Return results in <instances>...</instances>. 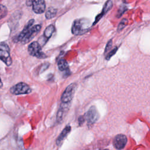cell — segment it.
I'll return each instance as SVG.
<instances>
[{
	"label": "cell",
	"mask_w": 150,
	"mask_h": 150,
	"mask_svg": "<svg viewBox=\"0 0 150 150\" xmlns=\"http://www.w3.org/2000/svg\"><path fill=\"white\" fill-rule=\"evenodd\" d=\"M34 20H30L25 25L22 31L17 37V41L25 43L28 42L41 29L40 25H33Z\"/></svg>",
	"instance_id": "1"
},
{
	"label": "cell",
	"mask_w": 150,
	"mask_h": 150,
	"mask_svg": "<svg viewBox=\"0 0 150 150\" xmlns=\"http://www.w3.org/2000/svg\"><path fill=\"white\" fill-rule=\"evenodd\" d=\"M0 60L8 66H11L12 63L9 47L4 42L0 43Z\"/></svg>",
	"instance_id": "2"
},
{
	"label": "cell",
	"mask_w": 150,
	"mask_h": 150,
	"mask_svg": "<svg viewBox=\"0 0 150 150\" xmlns=\"http://www.w3.org/2000/svg\"><path fill=\"white\" fill-rule=\"evenodd\" d=\"M31 91L32 90L29 86L23 82L17 83L10 88L11 93L14 95L26 94L30 93Z\"/></svg>",
	"instance_id": "3"
},
{
	"label": "cell",
	"mask_w": 150,
	"mask_h": 150,
	"mask_svg": "<svg viewBox=\"0 0 150 150\" xmlns=\"http://www.w3.org/2000/svg\"><path fill=\"white\" fill-rule=\"evenodd\" d=\"M28 51L30 55L39 59H44L46 57L41 50L40 45L37 42H32L28 46Z\"/></svg>",
	"instance_id": "4"
},
{
	"label": "cell",
	"mask_w": 150,
	"mask_h": 150,
	"mask_svg": "<svg viewBox=\"0 0 150 150\" xmlns=\"http://www.w3.org/2000/svg\"><path fill=\"white\" fill-rule=\"evenodd\" d=\"M76 87V84L75 83H71L66 88L61 97L62 103L69 104L70 103L73 97Z\"/></svg>",
	"instance_id": "5"
},
{
	"label": "cell",
	"mask_w": 150,
	"mask_h": 150,
	"mask_svg": "<svg viewBox=\"0 0 150 150\" xmlns=\"http://www.w3.org/2000/svg\"><path fill=\"white\" fill-rule=\"evenodd\" d=\"M26 5L28 6H32L33 12L38 14L43 13L46 9L44 0H27Z\"/></svg>",
	"instance_id": "6"
},
{
	"label": "cell",
	"mask_w": 150,
	"mask_h": 150,
	"mask_svg": "<svg viewBox=\"0 0 150 150\" xmlns=\"http://www.w3.org/2000/svg\"><path fill=\"white\" fill-rule=\"evenodd\" d=\"M98 117L99 115L97 108L95 106H91L85 114L84 118H86L88 124L91 125L97 121Z\"/></svg>",
	"instance_id": "7"
},
{
	"label": "cell",
	"mask_w": 150,
	"mask_h": 150,
	"mask_svg": "<svg viewBox=\"0 0 150 150\" xmlns=\"http://www.w3.org/2000/svg\"><path fill=\"white\" fill-rule=\"evenodd\" d=\"M127 142V138L126 136L124 134H118L114 138L113 144L116 149L120 150L125 146Z\"/></svg>",
	"instance_id": "8"
},
{
	"label": "cell",
	"mask_w": 150,
	"mask_h": 150,
	"mask_svg": "<svg viewBox=\"0 0 150 150\" xmlns=\"http://www.w3.org/2000/svg\"><path fill=\"white\" fill-rule=\"evenodd\" d=\"M83 23L81 19H76L74 21L72 27L71 32L74 35H79L84 33L85 29L83 28Z\"/></svg>",
	"instance_id": "9"
},
{
	"label": "cell",
	"mask_w": 150,
	"mask_h": 150,
	"mask_svg": "<svg viewBox=\"0 0 150 150\" xmlns=\"http://www.w3.org/2000/svg\"><path fill=\"white\" fill-rule=\"evenodd\" d=\"M69 107V104L61 103L60 107L58 110L57 115H56V121L58 123L62 122L63 118H64L66 114L67 113Z\"/></svg>",
	"instance_id": "10"
},
{
	"label": "cell",
	"mask_w": 150,
	"mask_h": 150,
	"mask_svg": "<svg viewBox=\"0 0 150 150\" xmlns=\"http://www.w3.org/2000/svg\"><path fill=\"white\" fill-rule=\"evenodd\" d=\"M70 131H71V127L69 125L66 126V127L62 130V132L60 134V135H59V137L56 140V143L57 145H59L62 144L63 141L66 138L67 135L70 133Z\"/></svg>",
	"instance_id": "11"
},
{
	"label": "cell",
	"mask_w": 150,
	"mask_h": 150,
	"mask_svg": "<svg viewBox=\"0 0 150 150\" xmlns=\"http://www.w3.org/2000/svg\"><path fill=\"white\" fill-rule=\"evenodd\" d=\"M112 6V2L111 0H108L106 2V3L105 4L104 7H103V9L102 10V12L100 14H99L96 18V20H95V22L94 23H93V25H95L108 11H109L111 8Z\"/></svg>",
	"instance_id": "12"
},
{
	"label": "cell",
	"mask_w": 150,
	"mask_h": 150,
	"mask_svg": "<svg viewBox=\"0 0 150 150\" xmlns=\"http://www.w3.org/2000/svg\"><path fill=\"white\" fill-rule=\"evenodd\" d=\"M54 32V26H53L52 25H49L45 29V30L44 31L43 38H45V40L46 41H47V39L52 36V35Z\"/></svg>",
	"instance_id": "13"
},
{
	"label": "cell",
	"mask_w": 150,
	"mask_h": 150,
	"mask_svg": "<svg viewBox=\"0 0 150 150\" xmlns=\"http://www.w3.org/2000/svg\"><path fill=\"white\" fill-rule=\"evenodd\" d=\"M57 66H58L59 69L60 71H64V70H67L69 67L67 62L64 59H63L59 60Z\"/></svg>",
	"instance_id": "14"
},
{
	"label": "cell",
	"mask_w": 150,
	"mask_h": 150,
	"mask_svg": "<svg viewBox=\"0 0 150 150\" xmlns=\"http://www.w3.org/2000/svg\"><path fill=\"white\" fill-rule=\"evenodd\" d=\"M56 13H57V10L56 9L53 8H48L47 11L46 12V15H45L46 19H49L54 17Z\"/></svg>",
	"instance_id": "15"
},
{
	"label": "cell",
	"mask_w": 150,
	"mask_h": 150,
	"mask_svg": "<svg viewBox=\"0 0 150 150\" xmlns=\"http://www.w3.org/2000/svg\"><path fill=\"white\" fill-rule=\"evenodd\" d=\"M8 13L7 8L3 5L0 4V20L6 16Z\"/></svg>",
	"instance_id": "16"
},
{
	"label": "cell",
	"mask_w": 150,
	"mask_h": 150,
	"mask_svg": "<svg viewBox=\"0 0 150 150\" xmlns=\"http://www.w3.org/2000/svg\"><path fill=\"white\" fill-rule=\"evenodd\" d=\"M127 20L126 19H123L121 22L120 23V24L118 25V29L117 30L118 31H120L121 30L127 25Z\"/></svg>",
	"instance_id": "17"
},
{
	"label": "cell",
	"mask_w": 150,
	"mask_h": 150,
	"mask_svg": "<svg viewBox=\"0 0 150 150\" xmlns=\"http://www.w3.org/2000/svg\"><path fill=\"white\" fill-rule=\"evenodd\" d=\"M117 50V47H115L113 49H112V50L107 54V56H106V57H105V59H106L107 60H109L113 55H114V54L116 53Z\"/></svg>",
	"instance_id": "18"
},
{
	"label": "cell",
	"mask_w": 150,
	"mask_h": 150,
	"mask_svg": "<svg viewBox=\"0 0 150 150\" xmlns=\"http://www.w3.org/2000/svg\"><path fill=\"white\" fill-rule=\"evenodd\" d=\"M111 46H112V40H110L107 43V45L106 47H105V52H107L108 50H110V49L111 48Z\"/></svg>",
	"instance_id": "19"
},
{
	"label": "cell",
	"mask_w": 150,
	"mask_h": 150,
	"mask_svg": "<svg viewBox=\"0 0 150 150\" xmlns=\"http://www.w3.org/2000/svg\"><path fill=\"white\" fill-rule=\"evenodd\" d=\"M84 120H85V118L83 116H80L79 117V119H78V121H79V124L80 125H82L83 123L84 122Z\"/></svg>",
	"instance_id": "20"
},
{
	"label": "cell",
	"mask_w": 150,
	"mask_h": 150,
	"mask_svg": "<svg viewBox=\"0 0 150 150\" xmlns=\"http://www.w3.org/2000/svg\"><path fill=\"white\" fill-rule=\"evenodd\" d=\"M2 86H3V83H2V80H1V78H0V88H2Z\"/></svg>",
	"instance_id": "21"
},
{
	"label": "cell",
	"mask_w": 150,
	"mask_h": 150,
	"mask_svg": "<svg viewBox=\"0 0 150 150\" xmlns=\"http://www.w3.org/2000/svg\"><path fill=\"white\" fill-rule=\"evenodd\" d=\"M104 150H109V149H104Z\"/></svg>",
	"instance_id": "22"
}]
</instances>
